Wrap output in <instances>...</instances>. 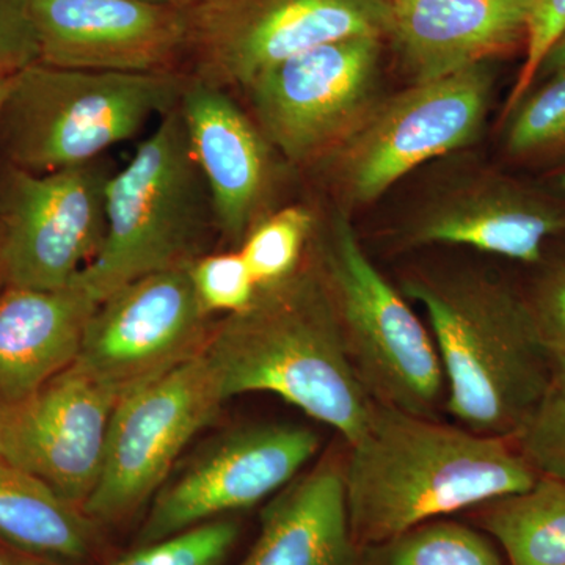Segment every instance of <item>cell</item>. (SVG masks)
<instances>
[{
  "label": "cell",
  "mask_w": 565,
  "mask_h": 565,
  "mask_svg": "<svg viewBox=\"0 0 565 565\" xmlns=\"http://www.w3.org/2000/svg\"><path fill=\"white\" fill-rule=\"evenodd\" d=\"M0 565H6V564H3L2 561H0Z\"/></svg>",
  "instance_id": "cell-39"
},
{
  "label": "cell",
  "mask_w": 565,
  "mask_h": 565,
  "mask_svg": "<svg viewBox=\"0 0 565 565\" xmlns=\"http://www.w3.org/2000/svg\"><path fill=\"white\" fill-rule=\"evenodd\" d=\"M117 403L71 366L24 403L0 408V457L82 508L102 473Z\"/></svg>",
  "instance_id": "cell-15"
},
{
  "label": "cell",
  "mask_w": 565,
  "mask_h": 565,
  "mask_svg": "<svg viewBox=\"0 0 565 565\" xmlns=\"http://www.w3.org/2000/svg\"><path fill=\"white\" fill-rule=\"evenodd\" d=\"M565 32V0H534L531 10L530 28L526 36V61L516 81L508 104V115L527 95L533 87L539 66Z\"/></svg>",
  "instance_id": "cell-30"
},
{
  "label": "cell",
  "mask_w": 565,
  "mask_h": 565,
  "mask_svg": "<svg viewBox=\"0 0 565 565\" xmlns=\"http://www.w3.org/2000/svg\"><path fill=\"white\" fill-rule=\"evenodd\" d=\"M501 546L508 565H565V482L539 476L525 492L465 512Z\"/></svg>",
  "instance_id": "cell-22"
},
{
  "label": "cell",
  "mask_w": 565,
  "mask_h": 565,
  "mask_svg": "<svg viewBox=\"0 0 565 565\" xmlns=\"http://www.w3.org/2000/svg\"><path fill=\"white\" fill-rule=\"evenodd\" d=\"M93 522L41 479L0 457V535L41 557L77 561L93 544Z\"/></svg>",
  "instance_id": "cell-21"
},
{
  "label": "cell",
  "mask_w": 565,
  "mask_h": 565,
  "mask_svg": "<svg viewBox=\"0 0 565 565\" xmlns=\"http://www.w3.org/2000/svg\"><path fill=\"white\" fill-rule=\"evenodd\" d=\"M189 73H117L35 62L11 74L0 111L7 163L33 173L87 166L180 104Z\"/></svg>",
  "instance_id": "cell-4"
},
{
  "label": "cell",
  "mask_w": 565,
  "mask_h": 565,
  "mask_svg": "<svg viewBox=\"0 0 565 565\" xmlns=\"http://www.w3.org/2000/svg\"><path fill=\"white\" fill-rule=\"evenodd\" d=\"M39 62L58 68L163 73L188 55L189 7L147 0H29Z\"/></svg>",
  "instance_id": "cell-14"
},
{
  "label": "cell",
  "mask_w": 565,
  "mask_h": 565,
  "mask_svg": "<svg viewBox=\"0 0 565 565\" xmlns=\"http://www.w3.org/2000/svg\"><path fill=\"white\" fill-rule=\"evenodd\" d=\"M345 444L274 494L239 565H356L344 489Z\"/></svg>",
  "instance_id": "cell-19"
},
{
  "label": "cell",
  "mask_w": 565,
  "mask_h": 565,
  "mask_svg": "<svg viewBox=\"0 0 565 565\" xmlns=\"http://www.w3.org/2000/svg\"><path fill=\"white\" fill-rule=\"evenodd\" d=\"M515 444L539 476L565 482V386L553 385Z\"/></svg>",
  "instance_id": "cell-29"
},
{
  "label": "cell",
  "mask_w": 565,
  "mask_h": 565,
  "mask_svg": "<svg viewBox=\"0 0 565 565\" xmlns=\"http://www.w3.org/2000/svg\"><path fill=\"white\" fill-rule=\"evenodd\" d=\"M318 218L305 204H288L267 212L244 237L241 252L256 285L285 280L302 266Z\"/></svg>",
  "instance_id": "cell-24"
},
{
  "label": "cell",
  "mask_w": 565,
  "mask_h": 565,
  "mask_svg": "<svg viewBox=\"0 0 565 565\" xmlns=\"http://www.w3.org/2000/svg\"><path fill=\"white\" fill-rule=\"evenodd\" d=\"M565 236V207L494 173H475L430 193L397 233L405 248L456 245L537 266Z\"/></svg>",
  "instance_id": "cell-16"
},
{
  "label": "cell",
  "mask_w": 565,
  "mask_h": 565,
  "mask_svg": "<svg viewBox=\"0 0 565 565\" xmlns=\"http://www.w3.org/2000/svg\"><path fill=\"white\" fill-rule=\"evenodd\" d=\"M310 253L332 300L345 359L367 397L440 418L448 388L433 333L364 250L348 211L318 222Z\"/></svg>",
  "instance_id": "cell-6"
},
{
  "label": "cell",
  "mask_w": 565,
  "mask_h": 565,
  "mask_svg": "<svg viewBox=\"0 0 565 565\" xmlns=\"http://www.w3.org/2000/svg\"><path fill=\"white\" fill-rule=\"evenodd\" d=\"M399 289L426 311L446 412L471 433L515 440L555 385L523 291L471 264L408 267Z\"/></svg>",
  "instance_id": "cell-2"
},
{
  "label": "cell",
  "mask_w": 565,
  "mask_h": 565,
  "mask_svg": "<svg viewBox=\"0 0 565 565\" xmlns=\"http://www.w3.org/2000/svg\"><path fill=\"white\" fill-rule=\"evenodd\" d=\"M204 353L226 403L245 393L277 394L345 445L366 429L374 403L345 359L310 247L296 273L259 286L250 307L215 321Z\"/></svg>",
  "instance_id": "cell-3"
},
{
  "label": "cell",
  "mask_w": 565,
  "mask_h": 565,
  "mask_svg": "<svg viewBox=\"0 0 565 565\" xmlns=\"http://www.w3.org/2000/svg\"><path fill=\"white\" fill-rule=\"evenodd\" d=\"M215 230L180 104L106 185V234L73 285L96 303L145 275L189 267Z\"/></svg>",
  "instance_id": "cell-5"
},
{
  "label": "cell",
  "mask_w": 565,
  "mask_h": 565,
  "mask_svg": "<svg viewBox=\"0 0 565 565\" xmlns=\"http://www.w3.org/2000/svg\"><path fill=\"white\" fill-rule=\"evenodd\" d=\"M211 318L188 267L145 275L98 303L73 367L120 399L202 353Z\"/></svg>",
  "instance_id": "cell-12"
},
{
  "label": "cell",
  "mask_w": 565,
  "mask_h": 565,
  "mask_svg": "<svg viewBox=\"0 0 565 565\" xmlns=\"http://www.w3.org/2000/svg\"><path fill=\"white\" fill-rule=\"evenodd\" d=\"M180 110L210 192L215 230L226 247L239 248L252 226L273 211L277 151L230 92L191 73Z\"/></svg>",
  "instance_id": "cell-17"
},
{
  "label": "cell",
  "mask_w": 565,
  "mask_h": 565,
  "mask_svg": "<svg viewBox=\"0 0 565 565\" xmlns=\"http://www.w3.org/2000/svg\"><path fill=\"white\" fill-rule=\"evenodd\" d=\"M557 185H559L561 191L565 193V170L557 177Z\"/></svg>",
  "instance_id": "cell-36"
},
{
  "label": "cell",
  "mask_w": 565,
  "mask_h": 565,
  "mask_svg": "<svg viewBox=\"0 0 565 565\" xmlns=\"http://www.w3.org/2000/svg\"><path fill=\"white\" fill-rule=\"evenodd\" d=\"M356 565H508L493 539L452 516L430 520L381 544L356 548Z\"/></svg>",
  "instance_id": "cell-23"
},
{
  "label": "cell",
  "mask_w": 565,
  "mask_h": 565,
  "mask_svg": "<svg viewBox=\"0 0 565 565\" xmlns=\"http://www.w3.org/2000/svg\"><path fill=\"white\" fill-rule=\"evenodd\" d=\"M319 449L321 437L305 424H250L223 435L152 498L139 546L270 500Z\"/></svg>",
  "instance_id": "cell-13"
},
{
  "label": "cell",
  "mask_w": 565,
  "mask_h": 565,
  "mask_svg": "<svg viewBox=\"0 0 565 565\" xmlns=\"http://www.w3.org/2000/svg\"><path fill=\"white\" fill-rule=\"evenodd\" d=\"M385 40L321 44L266 71L243 92L252 117L286 162L313 167L382 98Z\"/></svg>",
  "instance_id": "cell-9"
},
{
  "label": "cell",
  "mask_w": 565,
  "mask_h": 565,
  "mask_svg": "<svg viewBox=\"0 0 565 565\" xmlns=\"http://www.w3.org/2000/svg\"><path fill=\"white\" fill-rule=\"evenodd\" d=\"M3 76H11V74L0 73V77H3Z\"/></svg>",
  "instance_id": "cell-38"
},
{
  "label": "cell",
  "mask_w": 565,
  "mask_h": 565,
  "mask_svg": "<svg viewBox=\"0 0 565 565\" xmlns=\"http://www.w3.org/2000/svg\"><path fill=\"white\" fill-rule=\"evenodd\" d=\"M13 565H55L51 561L44 559V557H28V559L18 561Z\"/></svg>",
  "instance_id": "cell-34"
},
{
  "label": "cell",
  "mask_w": 565,
  "mask_h": 565,
  "mask_svg": "<svg viewBox=\"0 0 565 565\" xmlns=\"http://www.w3.org/2000/svg\"><path fill=\"white\" fill-rule=\"evenodd\" d=\"M239 534L237 522L222 516L141 545L110 565H222Z\"/></svg>",
  "instance_id": "cell-26"
},
{
  "label": "cell",
  "mask_w": 565,
  "mask_h": 565,
  "mask_svg": "<svg viewBox=\"0 0 565 565\" xmlns=\"http://www.w3.org/2000/svg\"><path fill=\"white\" fill-rule=\"evenodd\" d=\"M530 289L523 291L527 308L553 374L555 385L565 386V252L542 259Z\"/></svg>",
  "instance_id": "cell-28"
},
{
  "label": "cell",
  "mask_w": 565,
  "mask_h": 565,
  "mask_svg": "<svg viewBox=\"0 0 565 565\" xmlns=\"http://www.w3.org/2000/svg\"><path fill=\"white\" fill-rule=\"evenodd\" d=\"M505 150L515 158L541 154L565 145V71L545 79L511 114Z\"/></svg>",
  "instance_id": "cell-25"
},
{
  "label": "cell",
  "mask_w": 565,
  "mask_h": 565,
  "mask_svg": "<svg viewBox=\"0 0 565 565\" xmlns=\"http://www.w3.org/2000/svg\"><path fill=\"white\" fill-rule=\"evenodd\" d=\"M537 479L515 440L374 403L364 433L345 445L353 544H381L430 520L525 492Z\"/></svg>",
  "instance_id": "cell-1"
},
{
  "label": "cell",
  "mask_w": 565,
  "mask_h": 565,
  "mask_svg": "<svg viewBox=\"0 0 565 565\" xmlns=\"http://www.w3.org/2000/svg\"><path fill=\"white\" fill-rule=\"evenodd\" d=\"M3 289H6V285H3L2 278H0V294H2Z\"/></svg>",
  "instance_id": "cell-37"
},
{
  "label": "cell",
  "mask_w": 565,
  "mask_h": 565,
  "mask_svg": "<svg viewBox=\"0 0 565 565\" xmlns=\"http://www.w3.org/2000/svg\"><path fill=\"white\" fill-rule=\"evenodd\" d=\"M98 303L71 285L0 294V408L39 393L76 363Z\"/></svg>",
  "instance_id": "cell-20"
},
{
  "label": "cell",
  "mask_w": 565,
  "mask_h": 565,
  "mask_svg": "<svg viewBox=\"0 0 565 565\" xmlns=\"http://www.w3.org/2000/svg\"><path fill=\"white\" fill-rule=\"evenodd\" d=\"M493 85L492 63L482 62L382 96L316 163L329 174L343 210L374 203L423 163L473 145L484 129Z\"/></svg>",
  "instance_id": "cell-7"
},
{
  "label": "cell",
  "mask_w": 565,
  "mask_h": 565,
  "mask_svg": "<svg viewBox=\"0 0 565 565\" xmlns=\"http://www.w3.org/2000/svg\"><path fill=\"white\" fill-rule=\"evenodd\" d=\"M10 77H0V111H2L3 102H6L7 90H9Z\"/></svg>",
  "instance_id": "cell-35"
},
{
  "label": "cell",
  "mask_w": 565,
  "mask_h": 565,
  "mask_svg": "<svg viewBox=\"0 0 565 565\" xmlns=\"http://www.w3.org/2000/svg\"><path fill=\"white\" fill-rule=\"evenodd\" d=\"M147 2L162 3V6L182 7V9H188V7L193 6L196 0H147Z\"/></svg>",
  "instance_id": "cell-33"
},
{
  "label": "cell",
  "mask_w": 565,
  "mask_h": 565,
  "mask_svg": "<svg viewBox=\"0 0 565 565\" xmlns=\"http://www.w3.org/2000/svg\"><path fill=\"white\" fill-rule=\"evenodd\" d=\"M225 403L204 351L120 397L107 430L102 473L82 504L84 514L92 522L111 523L139 511Z\"/></svg>",
  "instance_id": "cell-8"
},
{
  "label": "cell",
  "mask_w": 565,
  "mask_h": 565,
  "mask_svg": "<svg viewBox=\"0 0 565 565\" xmlns=\"http://www.w3.org/2000/svg\"><path fill=\"white\" fill-rule=\"evenodd\" d=\"M188 11L191 74L226 92L321 44L385 39L384 0H196Z\"/></svg>",
  "instance_id": "cell-10"
},
{
  "label": "cell",
  "mask_w": 565,
  "mask_h": 565,
  "mask_svg": "<svg viewBox=\"0 0 565 565\" xmlns=\"http://www.w3.org/2000/svg\"><path fill=\"white\" fill-rule=\"evenodd\" d=\"M110 177L103 159L51 173L7 163L0 178V278L6 288L73 285L102 248Z\"/></svg>",
  "instance_id": "cell-11"
},
{
  "label": "cell",
  "mask_w": 565,
  "mask_h": 565,
  "mask_svg": "<svg viewBox=\"0 0 565 565\" xmlns=\"http://www.w3.org/2000/svg\"><path fill=\"white\" fill-rule=\"evenodd\" d=\"M385 43L411 84L492 62L526 40L534 0H384Z\"/></svg>",
  "instance_id": "cell-18"
},
{
  "label": "cell",
  "mask_w": 565,
  "mask_h": 565,
  "mask_svg": "<svg viewBox=\"0 0 565 565\" xmlns=\"http://www.w3.org/2000/svg\"><path fill=\"white\" fill-rule=\"evenodd\" d=\"M39 57L29 0H0V73L14 74Z\"/></svg>",
  "instance_id": "cell-31"
},
{
  "label": "cell",
  "mask_w": 565,
  "mask_h": 565,
  "mask_svg": "<svg viewBox=\"0 0 565 565\" xmlns=\"http://www.w3.org/2000/svg\"><path fill=\"white\" fill-rule=\"evenodd\" d=\"M563 71H565V32L556 40V43L550 47V51L546 52L544 61H542L537 74H535V81L548 79V77L555 76L557 73H563Z\"/></svg>",
  "instance_id": "cell-32"
},
{
  "label": "cell",
  "mask_w": 565,
  "mask_h": 565,
  "mask_svg": "<svg viewBox=\"0 0 565 565\" xmlns=\"http://www.w3.org/2000/svg\"><path fill=\"white\" fill-rule=\"evenodd\" d=\"M200 303L207 315L228 316L250 307L258 285L237 248L204 253L188 267Z\"/></svg>",
  "instance_id": "cell-27"
}]
</instances>
